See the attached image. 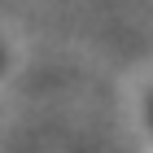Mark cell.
<instances>
[{"mask_svg": "<svg viewBox=\"0 0 153 153\" xmlns=\"http://www.w3.org/2000/svg\"><path fill=\"white\" fill-rule=\"evenodd\" d=\"M149 114H153V101H149Z\"/></svg>", "mask_w": 153, "mask_h": 153, "instance_id": "cell-1", "label": "cell"}]
</instances>
